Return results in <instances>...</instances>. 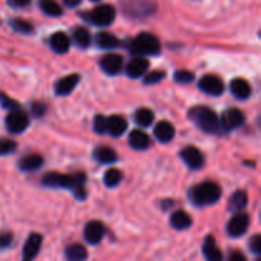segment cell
<instances>
[{"instance_id": "b9f144b4", "label": "cell", "mask_w": 261, "mask_h": 261, "mask_svg": "<svg viewBox=\"0 0 261 261\" xmlns=\"http://www.w3.org/2000/svg\"><path fill=\"white\" fill-rule=\"evenodd\" d=\"M228 261H247V259L241 251H232L228 256Z\"/></svg>"}, {"instance_id": "44dd1931", "label": "cell", "mask_w": 261, "mask_h": 261, "mask_svg": "<svg viewBox=\"0 0 261 261\" xmlns=\"http://www.w3.org/2000/svg\"><path fill=\"white\" fill-rule=\"evenodd\" d=\"M130 147L135 150H145L150 144L149 137L142 130H133L129 135Z\"/></svg>"}, {"instance_id": "ffe728a7", "label": "cell", "mask_w": 261, "mask_h": 261, "mask_svg": "<svg viewBox=\"0 0 261 261\" xmlns=\"http://www.w3.org/2000/svg\"><path fill=\"white\" fill-rule=\"evenodd\" d=\"M203 254L208 261H223V254L218 249L216 240L213 236H208L205 239L203 246Z\"/></svg>"}, {"instance_id": "30bf717a", "label": "cell", "mask_w": 261, "mask_h": 261, "mask_svg": "<svg viewBox=\"0 0 261 261\" xmlns=\"http://www.w3.org/2000/svg\"><path fill=\"white\" fill-rule=\"evenodd\" d=\"M199 88L212 96H221L224 91V84L217 75H204L199 82Z\"/></svg>"}, {"instance_id": "cb8c5ba5", "label": "cell", "mask_w": 261, "mask_h": 261, "mask_svg": "<svg viewBox=\"0 0 261 261\" xmlns=\"http://www.w3.org/2000/svg\"><path fill=\"white\" fill-rule=\"evenodd\" d=\"M88 257L86 247L81 244H73L65 249L66 261H86Z\"/></svg>"}, {"instance_id": "ac0fdd59", "label": "cell", "mask_w": 261, "mask_h": 261, "mask_svg": "<svg viewBox=\"0 0 261 261\" xmlns=\"http://www.w3.org/2000/svg\"><path fill=\"white\" fill-rule=\"evenodd\" d=\"M154 137L158 142L168 143L175 137V127L168 121H160L154 127Z\"/></svg>"}, {"instance_id": "7a4b0ae2", "label": "cell", "mask_w": 261, "mask_h": 261, "mask_svg": "<svg viewBox=\"0 0 261 261\" xmlns=\"http://www.w3.org/2000/svg\"><path fill=\"white\" fill-rule=\"evenodd\" d=\"M189 196L195 205H211L219 200V198L222 196V189L218 184L213 182V181H205V182L194 186L189 193Z\"/></svg>"}, {"instance_id": "7bdbcfd3", "label": "cell", "mask_w": 261, "mask_h": 261, "mask_svg": "<svg viewBox=\"0 0 261 261\" xmlns=\"http://www.w3.org/2000/svg\"><path fill=\"white\" fill-rule=\"evenodd\" d=\"M63 2L68 8H75L81 4L82 0H63Z\"/></svg>"}, {"instance_id": "d6a6232c", "label": "cell", "mask_w": 261, "mask_h": 261, "mask_svg": "<svg viewBox=\"0 0 261 261\" xmlns=\"http://www.w3.org/2000/svg\"><path fill=\"white\" fill-rule=\"evenodd\" d=\"M17 148V143L12 139H7V138H2L0 139V155H7L13 153Z\"/></svg>"}, {"instance_id": "2e32d148", "label": "cell", "mask_w": 261, "mask_h": 261, "mask_svg": "<svg viewBox=\"0 0 261 261\" xmlns=\"http://www.w3.org/2000/svg\"><path fill=\"white\" fill-rule=\"evenodd\" d=\"M231 92L237 99L245 101L251 96V87L244 78H234L231 82Z\"/></svg>"}, {"instance_id": "5b68a950", "label": "cell", "mask_w": 261, "mask_h": 261, "mask_svg": "<svg viewBox=\"0 0 261 261\" xmlns=\"http://www.w3.org/2000/svg\"><path fill=\"white\" fill-rule=\"evenodd\" d=\"M115 17H116V10L110 4L98 5L92 12L86 14V19L89 20L92 24L98 25V27L110 25L115 20Z\"/></svg>"}, {"instance_id": "6da1fadb", "label": "cell", "mask_w": 261, "mask_h": 261, "mask_svg": "<svg viewBox=\"0 0 261 261\" xmlns=\"http://www.w3.org/2000/svg\"><path fill=\"white\" fill-rule=\"evenodd\" d=\"M86 175L82 172L75 175H63L58 172L46 173L42 178V184L50 188L70 189L78 200H84L87 198L86 191Z\"/></svg>"}, {"instance_id": "484cf974", "label": "cell", "mask_w": 261, "mask_h": 261, "mask_svg": "<svg viewBox=\"0 0 261 261\" xmlns=\"http://www.w3.org/2000/svg\"><path fill=\"white\" fill-rule=\"evenodd\" d=\"M96 43L101 48L105 50H110V48H115L119 46V38L116 36L111 35L109 32H99L96 36Z\"/></svg>"}, {"instance_id": "f1b7e54d", "label": "cell", "mask_w": 261, "mask_h": 261, "mask_svg": "<svg viewBox=\"0 0 261 261\" xmlns=\"http://www.w3.org/2000/svg\"><path fill=\"white\" fill-rule=\"evenodd\" d=\"M73 38L75 45L79 46L81 48H86L91 45V33L83 27H78L74 30Z\"/></svg>"}, {"instance_id": "e0dca14e", "label": "cell", "mask_w": 261, "mask_h": 261, "mask_svg": "<svg viewBox=\"0 0 261 261\" xmlns=\"http://www.w3.org/2000/svg\"><path fill=\"white\" fill-rule=\"evenodd\" d=\"M127 129V122L120 115H114V116L107 117V133L112 137H121Z\"/></svg>"}, {"instance_id": "d6986e66", "label": "cell", "mask_w": 261, "mask_h": 261, "mask_svg": "<svg viewBox=\"0 0 261 261\" xmlns=\"http://www.w3.org/2000/svg\"><path fill=\"white\" fill-rule=\"evenodd\" d=\"M50 47L58 54H65L70 47V38L64 32H56L50 37Z\"/></svg>"}, {"instance_id": "277c9868", "label": "cell", "mask_w": 261, "mask_h": 261, "mask_svg": "<svg viewBox=\"0 0 261 261\" xmlns=\"http://www.w3.org/2000/svg\"><path fill=\"white\" fill-rule=\"evenodd\" d=\"M129 48L134 55L138 56L155 55V54L160 53L161 43L160 40L157 38V36L152 35V33L143 32L139 33V35L130 42Z\"/></svg>"}, {"instance_id": "9c48e42d", "label": "cell", "mask_w": 261, "mask_h": 261, "mask_svg": "<svg viewBox=\"0 0 261 261\" xmlns=\"http://www.w3.org/2000/svg\"><path fill=\"white\" fill-rule=\"evenodd\" d=\"M42 246V236L40 233H31L25 241L22 251V261H33Z\"/></svg>"}, {"instance_id": "ba28073f", "label": "cell", "mask_w": 261, "mask_h": 261, "mask_svg": "<svg viewBox=\"0 0 261 261\" xmlns=\"http://www.w3.org/2000/svg\"><path fill=\"white\" fill-rule=\"evenodd\" d=\"M221 125L226 130H234L239 126H241L245 121V115L241 110L232 107V109L226 110L219 119Z\"/></svg>"}, {"instance_id": "d590c367", "label": "cell", "mask_w": 261, "mask_h": 261, "mask_svg": "<svg viewBox=\"0 0 261 261\" xmlns=\"http://www.w3.org/2000/svg\"><path fill=\"white\" fill-rule=\"evenodd\" d=\"M94 130L98 134H103L107 130V117L102 116V115H97L94 117Z\"/></svg>"}, {"instance_id": "52a82bcc", "label": "cell", "mask_w": 261, "mask_h": 261, "mask_svg": "<svg viewBox=\"0 0 261 261\" xmlns=\"http://www.w3.org/2000/svg\"><path fill=\"white\" fill-rule=\"evenodd\" d=\"M250 224L249 214L239 212L234 214L227 223V233L231 237H241L242 234L246 233Z\"/></svg>"}, {"instance_id": "603a6c76", "label": "cell", "mask_w": 261, "mask_h": 261, "mask_svg": "<svg viewBox=\"0 0 261 261\" xmlns=\"http://www.w3.org/2000/svg\"><path fill=\"white\" fill-rule=\"evenodd\" d=\"M170 223L177 231H184V229H188L191 226L193 221H191V217L186 212L177 211L171 216Z\"/></svg>"}, {"instance_id": "9a60e30c", "label": "cell", "mask_w": 261, "mask_h": 261, "mask_svg": "<svg viewBox=\"0 0 261 261\" xmlns=\"http://www.w3.org/2000/svg\"><path fill=\"white\" fill-rule=\"evenodd\" d=\"M148 68H149V63L147 59H144L143 56H137L127 64L126 74L130 78H139L148 70Z\"/></svg>"}, {"instance_id": "4316f807", "label": "cell", "mask_w": 261, "mask_h": 261, "mask_svg": "<svg viewBox=\"0 0 261 261\" xmlns=\"http://www.w3.org/2000/svg\"><path fill=\"white\" fill-rule=\"evenodd\" d=\"M247 201H249L247 194L244 190H237L229 199V209L233 212L244 211L247 205Z\"/></svg>"}, {"instance_id": "7c38bea8", "label": "cell", "mask_w": 261, "mask_h": 261, "mask_svg": "<svg viewBox=\"0 0 261 261\" xmlns=\"http://www.w3.org/2000/svg\"><path fill=\"white\" fill-rule=\"evenodd\" d=\"M105 236V226L99 221H91L84 227V239L88 244L97 245Z\"/></svg>"}, {"instance_id": "ee69618b", "label": "cell", "mask_w": 261, "mask_h": 261, "mask_svg": "<svg viewBox=\"0 0 261 261\" xmlns=\"http://www.w3.org/2000/svg\"><path fill=\"white\" fill-rule=\"evenodd\" d=\"M92 2H99V0H92Z\"/></svg>"}, {"instance_id": "8d00e7d4", "label": "cell", "mask_w": 261, "mask_h": 261, "mask_svg": "<svg viewBox=\"0 0 261 261\" xmlns=\"http://www.w3.org/2000/svg\"><path fill=\"white\" fill-rule=\"evenodd\" d=\"M0 103H2V106L4 107V109L10 110V111H13V110H17L18 107H19L18 102H15L14 99L10 98V97H8L7 94H4V93L0 94Z\"/></svg>"}, {"instance_id": "83f0119b", "label": "cell", "mask_w": 261, "mask_h": 261, "mask_svg": "<svg viewBox=\"0 0 261 261\" xmlns=\"http://www.w3.org/2000/svg\"><path fill=\"white\" fill-rule=\"evenodd\" d=\"M134 119L135 122L138 125L143 127H147L149 125L153 124V120H154V114L150 109H147V107H143V109L137 110L134 115Z\"/></svg>"}, {"instance_id": "1f68e13d", "label": "cell", "mask_w": 261, "mask_h": 261, "mask_svg": "<svg viewBox=\"0 0 261 261\" xmlns=\"http://www.w3.org/2000/svg\"><path fill=\"white\" fill-rule=\"evenodd\" d=\"M10 25L14 31L20 33H32L33 32V25L31 24L28 20L22 19V18H13L10 20Z\"/></svg>"}, {"instance_id": "ab89813d", "label": "cell", "mask_w": 261, "mask_h": 261, "mask_svg": "<svg viewBox=\"0 0 261 261\" xmlns=\"http://www.w3.org/2000/svg\"><path fill=\"white\" fill-rule=\"evenodd\" d=\"M8 4L14 9H20L31 4V0H8Z\"/></svg>"}, {"instance_id": "e575fe53", "label": "cell", "mask_w": 261, "mask_h": 261, "mask_svg": "<svg viewBox=\"0 0 261 261\" xmlns=\"http://www.w3.org/2000/svg\"><path fill=\"white\" fill-rule=\"evenodd\" d=\"M165 76H166L165 71H161V70L150 71V73L144 78V83L145 84L160 83L161 81H163V79H165Z\"/></svg>"}, {"instance_id": "8fae6325", "label": "cell", "mask_w": 261, "mask_h": 261, "mask_svg": "<svg viewBox=\"0 0 261 261\" xmlns=\"http://www.w3.org/2000/svg\"><path fill=\"white\" fill-rule=\"evenodd\" d=\"M180 155L191 170H200L204 166V154L196 147H186Z\"/></svg>"}, {"instance_id": "4dcf8cb0", "label": "cell", "mask_w": 261, "mask_h": 261, "mask_svg": "<svg viewBox=\"0 0 261 261\" xmlns=\"http://www.w3.org/2000/svg\"><path fill=\"white\" fill-rule=\"evenodd\" d=\"M122 173L120 170H116V168H111V170L106 171L103 176V182L107 188H115V186L119 185L121 182Z\"/></svg>"}, {"instance_id": "f35d334b", "label": "cell", "mask_w": 261, "mask_h": 261, "mask_svg": "<svg viewBox=\"0 0 261 261\" xmlns=\"http://www.w3.org/2000/svg\"><path fill=\"white\" fill-rule=\"evenodd\" d=\"M13 234L9 232H2L0 233V249H7L12 245Z\"/></svg>"}, {"instance_id": "4fadbf2b", "label": "cell", "mask_w": 261, "mask_h": 261, "mask_svg": "<svg viewBox=\"0 0 261 261\" xmlns=\"http://www.w3.org/2000/svg\"><path fill=\"white\" fill-rule=\"evenodd\" d=\"M99 65H101L102 70L106 74L110 75H115V74L119 73L122 68V58L117 54H109V55H105L103 58L99 61Z\"/></svg>"}, {"instance_id": "74e56055", "label": "cell", "mask_w": 261, "mask_h": 261, "mask_svg": "<svg viewBox=\"0 0 261 261\" xmlns=\"http://www.w3.org/2000/svg\"><path fill=\"white\" fill-rule=\"evenodd\" d=\"M250 250L254 254L260 255L261 252V236L260 234H255L251 240H250Z\"/></svg>"}, {"instance_id": "8992f818", "label": "cell", "mask_w": 261, "mask_h": 261, "mask_svg": "<svg viewBox=\"0 0 261 261\" xmlns=\"http://www.w3.org/2000/svg\"><path fill=\"white\" fill-rule=\"evenodd\" d=\"M28 125H30L28 115L19 109L10 111V114L5 117V126L13 134L23 133L27 129Z\"/></svg>"}, {"instance_id": "60d3db41", "label": "cell", "mask_w": 261, "mask_h": 261, "mask_svg": "<svg viewBox=\"0 0 261 261\" xmlns=\"http://www.w3.org/2000/svg\"><path fill=\"white\" fill-rule=\"evenodd\" d=\"M45 111H46V107L43 103L37 102V103L32 105V112L35 116H42V115L45 114Z\"/></svg>"}, {"instance_id": "836d02e7", "label": "cell", "mask_w": 261, "mask_h": 261, "mask_svg": "<svg viewBox=\"0 0 261 261\" xmlns=\"http://www.w3.org/2000/svg\"><path fill=\"white\" fill-rule=\"evenodd\" d=\"M173 78H175V81L177 82V83L186 84L193 82L195 75H194V73H191V71L189 70H177L175 73V75H173Z\"/></svg>"}, {"instance_id": "f546056e", "label": "cell", "mask_w": 261, "mask_h": 261, "mask_svg": "<svg viewBox=\"0 0 261 261\" xmlns=\"http://www.w3.org/2000/svg\"><path fill=\"white\" fill-rule=\"evenodd\" d=\"M40 8L45 14L50 17H59L63 14V8L55 0H40Z\"/></svg>"}, {"instance_id": "5bb4252c", "label": "cell", "mask_w": 261, "mask_h": 261, "mask_svg": "<svg viewBox=\"0 0 261 261\" xmlns=\"http://www.w3.org/2000/svg\"><path fill=\"white\" fill-rule=\"evenodd\" d=\"M79 79H81V76L78 74H70V75H66L64 78H61L55 86L56 94L58 96H68L75 88L76 84L79 83Z\"/></svg>"}, {"instance_id": "3957f363", "label": "cell", "mask_w": 261, "mask_h": 261, "mask_svg": "<svg viewBox=\"0 0 261 261\" xmlns=\"http://www.w3.org/2000/svg\"><path fill=\"white\" fill-rule=\"evenodd\" d=\"M189 116L195 122L199 129H201L205 133H209V134H214L221 127V121H219L218 115L213 110L209 109V107H194L190 111V114H189Z\"/></svg>"}, {"instance_id": "d4e9b609", "label": "cell", "mask_w": 261, "mask_h": 261, "mask_svg": "<svg viewBox=\"0 0 261 261\" xmlns=\"http://www.w3.org/2000/svg\"><path fill=\"white\" fill-rule=\"evenodd\" d=\"M94 160L99 163H103V165H109V163L116 162L117 154L115 153V150L112 148L109 147H98L94 150Z\"/></svg>"}, {"instance_id": "7402d4cb", "label": "cell", "mask_w": 261, "mask_h": 261, "mask_svg": "<svg viewBox=\"0 0 261 261\" xmlns=\"http://www.w3.org/2000/svg\"><path fill=\"white\" fill-rule=\"evenodd\" d=\"M43 165V158L40 154H28L23 157L19 162V168L25 172H33V171L38 170L42 167Z\"/></svg>"}]
</instances>
